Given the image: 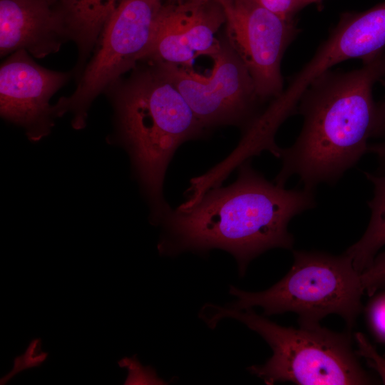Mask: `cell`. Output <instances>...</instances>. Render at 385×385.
<instances>
[{
  "mask_svg": "<svg viewBox=\"0 0 385 385\" xmlns=\"http://www.w3.org/2000/svg\"><path fill=\"white\" fill-rule=\"evenodd\" d=\"M315 206L314 191L285 189L267 180L247 160L232 184L208 190L188 207L170 209L158 223L163 232L158 250L173 256L220 249L235 258L244 274L263 252L292 249L289 221Z\"/></svg>",
  "mask_w": 385,
  "mask_h": 385,
  "instance_id": "1",
  "label": "cell"
},
{
  "mask_svg": "<svg viewBox=\"0 0 385 385\" xmlns=\"http://www.w3.org/2000/svg\"><path fill=\"white\" fill-rule=\"evenodd\" d=\"M381 51L364 59L360 68L329 71L310 84L298 103L301 132L281 148L275 183L284 186L297 175L304 189L314 191L321 183H335L367 153L376 120L373 87L384 76Z\"/></svg>",
  "mask_w": 385,
  "mask_h": 385,
  "instance_id": "2",
  "label": "cell"
},
{
  "mask_svg": "<svg viewBox=\"0 0 385 385\" xmlns=\"http://www.w3.org/2000/svg\"><path fill=\"white\" fill-rule=\"evenodd\" d=\"M136 71L106 91L113 101L118 141L132 167L157 225L171 207L163 196L168 165L185 142L204 135L205 128L160 68Z\"/></svg>",
  "mask_w": 385,
  "mask_h": 385,
  "instance_id": "3",
  "label": "cell"
},
{
  "mask_svg": "<svg viewBox=\"0 0 385 385\" xmlns=\"http://www.w3.org/2000/svg\"><path fill=\"white\" fill-rule=\"evenodd\" d=\"M200 317L211 327L225 317L235 319L260 334L272 356L249 371L266 384L292 382L300 385H366L373 381L356 359L347 334L332 332L319 324L285 327L251 309L238 310L205 304Z\"/></svg>",
  "mask_w": 385,
  "mask_h": 385,
  "instance_id": "4",
  "label": "cell"
},
{
  "mask_svg": "<svg viewBox=\"0 0 385 385\" xmlns=\"http://www.w3.org/2000/svg\"><path fill=\"white\" fill-rule=\"evenodd\" d=\"M287 274L267 290L242 291L231 286L237 299L228 307L243 310L260 307L264 314L288 312L299 316V324H319L329 314H338L351 327L361 309L364 294L361 273L346 253L336 256L322 252L294 251Z\"/></svg>",
  "mask_w": 385,
  "mask_h": 385,
  "instance_id": "5",
  "label": "cell"
},
{
  "mask_svg": "<svg viewBox=\"0 0 385 385\" xmlns=\"http://www.w3.org/2000/svg\"><path fill=\"white\" fill-rule=\"evenodd\" d=\"M163 5V0L120 1L78 78L76 90L53 106L56 117L71 113L72 126L77 130L84 128L88 108L96 98L140 61Z\"/></svg>",
  "mask_w": 385,
  "mask_h": 385,
  "instance_id": "6",
  "label": "cell"
},
{
  "mask_svg": "<svg viewBox=\"0 0 385 385\" xmlns=\"http://www.w3.org/2000/svg\"><path fill=\"white\" fill-rule=\"evenodd\" d=\"M211 58L213 66L208 75L189 67L155 65L179 91L205 128L248 120L250 124L257 96L247 67L229 43H220Z\"/></svg>",
  "mask_w": 385,
  "mask_h": 385,
  "instance_id": "7",
  "label": "cell"
},
{
  "mask_svg": "<svg viewBox=\"0 0 385 385\" xmlns=\"http://www.w3.org/2000/svg\"><path fill=\"white\" fill-rule=\"evenodd\" d=\"M214 1L223 9L229 43L250 72L257 98H277L284 91L282 56L299 32L292 18L255 0Z\"/></svg>",
  "mask_w": 385,
  "mask_h": 385,
  "instance_id": "8",
  "label": "cell"
},
{
  "mask_svg": "<svg viewBox=\"0 0 385 385\" xmlns=\"http://www.w3.org/2000/svg\"><path fill=\"white\" fill-rule=\"evenodd\" d=\"M225 21L222 6L214 0L163 4L140 61L191 68L197 57L217 51L221 42L215 35Z\"/></svg>",
  "mask_w": 385,
  "mask_h": 385,
  "instance_id": "9",
  "label": "cell"
},
{
  "mask_svg": "<svg viewBox=\"0 0 385 385\" xmlns=\"http://www.w3.org/2000/svg\"><path fill=\"white\" fill-rule=\"evenodd\" d=\"M26 50L9 55L0 68V113L21 126L32 141L49 134L56 118L51 98L70 79L71 72L46 68Z\"/></svg>",
  "mask_w": 385,
  "mask_h": 385,
  "instance_id": "10",
  "label": "cell"
},
{
  "mask_svg": "<svg viewBox=\"0 0 385 385\" xmlns=\"http://www.w3.org/2000/svg\"><path fill=\"white\" fill-rule=\"evenodd\" d=\"M385 48V1L364 11L347 13L310 61L273 101L291 115L310 86L334 66L351 58L371 57Z\"/></svg>",
  "mask_w": 385,
  "mask_h": 385,
  "instance_id": "11",
  "label": "cell"
},
{
  "mask_svg": "<svg viewBox=\"0 0 385 385\" xmlns=\"http://www.w3.org/2000/svg\"><path fill=\"white\" fill-rule=\"evenodd\" d=\"M71 41L64 20L43 0H0V55L26 50L37 58Z\"/></svg>",
  "mask_w": 385,
  "mask_h": 385,
  "instance_id": "12",
  "label": "cell"
},
{
  "mask_svg": "<svg viewBox=\"0 0 385 385\" xmlns=\"http://www.w3.org/2000/svg\"><path fill=\"white\" fill-rule=\"evenodd\" d=\"M120 1L62 0L55 6L64 20L71 41L78 47V63L74 69L78 77Z\"/></svg>",
  "mask_w": 385,
  "mask_h": 385,
  "instance_id": "13",
  "label": "cell"
},
{
  "mask_svg": "<svg viewBox=\"0 0 385 385\" xmlns=\"http://www.w3.org/2000/svg\"><path fill=\"white\" fill-rule=\"evenodd\" d=\"M365 175L374 185V197L368 202L371 217L361 237L344 252L351 257L359 273L372 263L378 252L385 246V175Z\"/></svg>",
  "mask_w": 385,
  "mask_h": 385,
  "instance_id": "14",
  "label": "cell"
},
{
  "mask_svg": "<svg viewBox=\"0 0 385 385\" xmlns=\"http://www.w3.org/2000/svg\"><path fill=\"white\" fill-rule=\"evenodd\" d=\"M42 342L40 338L31 341L25 352L14 359L13 368L0 379V384L4 385L19 373L34 367L40 366L47 359L48 353L41 350Z\"/></svg>",
  "mask_w": 385,
  "mask_h": 385,
  "instance_id": "15",
  "label": "cell"
},
{
  "mask_svg": "<svg viewBox=\"0 0 385 385\" xmlns=\"http://www.w3.org/2000/svg\"><path fill=\"white\" fill-rule=\"evenodd\" d=\"M120 367L128 369V376L124 383L127 384H163L164 381L157 376L155 369L150 366H143L136 356L124 357L118 362Z\"/></svg>",
  "mask_w": 385,
  "mask_h": 385,
  "instance_id": "16",
  "label": "cell"
},
{
  "mask_svg": "<svg viewBox=\"0 0 385 385\" xmlns=\"http://www.w3.org/2000/svg\"><path fill=\"white\" fill-rule=\"evenodd\" d=\"M364 293L369 297L385 286V251L376 255L372 263L361 273Z\"/></svg>",
  "mask_w": 385,
  "mask_h": 385,
  "instance_id": "17",
  "label": "cell"
},
{
  "mask_svg": "<svg viewBox=\"0 0 385 385\" xmlns=\"http://www.w3.org/2000/svg\"><path fill=\"white\" fill-rule=\"evenodd\" d=\"M354 340L357 346V354L364 359L369 366L377 372L385 384V358L378 353L362 333H355Z\"/></svg>",
  "mask_w": 385,
  "mask_h": 385,
  "instance_id": "18",
  "label": "cell"
},
{
  "mask_svg": "<svg viewBox=\"0 0 385 385\" xmlns=\"http://www.w3.org/2000/svg\"><path fill=\"white\" fill-rule=\"evenodd\" d=\"M368 318L376 337L385 342V293L371 303L368 308Z\"/></svg>",
  "mask_w": 385,
  "mask_h": 385,
  "instance_id": "19",
  "label": "cell"
},
{
  "mask_svg": "<svg viewBox=\"0 0 385 385\" xmlns=\"http://www.w3.org/2000/svg\"><path fill=\"white\" fill-rule=\"evenodd\" d=\"M270 11L284 17L292 18L299 9L307 6V0H255Z\"/></svg>",
  "mask_w": 385,
  "mask_h": 385,
  "instance_id": "20",
  "label": "cell"
},
{
  "mask_svg": "<svg viewBox=\"0 0 385 385\" xmlns=\"http://www.w3.org/2000/svg\"><path fill=\"white\" fill-rule=\"evenodd\" d=\"M385 76V48L381 51ZM385 134V99L376 103V120L374 137Z\"/></svg>",
  "mask_w": 385,
  "mask_h": 385,
  "instance_id": "21",
  "label": "cell"
},
{
  "mask_svg": "<svg viewBox=\"0 0 385 385\" xmlns=\"http://www.w3.org/2000/svg\"><path fill=\"white\" fill-rule=\"evenodd\" d=\"M367 152L376 155L385 163V139L382 142L369 145Z\"/></svg>",
  "mask_w": 385,
  "mask_h": 385,
  "instance_id": "22",
  "label": "cell"
},
{
  "mask_svg": "<svg viewBox=\"0 0 385 385\" xmlns=\"http://www.w3.org/2000/svg\"><path fill=\"white\" fill-rule=\"evenodd\" d=\"M43 1H45L49 5L52 6H54L56 4H58L62 0H43Z\"/></svg>",
  "mask_w": 385,
  "mask_h": 385,
  "instance_id": "23",
  "label": "cell"
},
{
  "mask_svg": "<svg viewBox=\"0 0 385 385\" xmlns=\"http://www.w3.org/2000/svg\"><path fill=\"white\" fill-rule=\"evenodd\" d=\"M321 0H307V5H309L310 4L315 3Z\"/></svg>",
  "mask_w": 385,
  "mask_h": 385,
  "instance_id": "24",
  "label": "cell"
}]
</instances>
